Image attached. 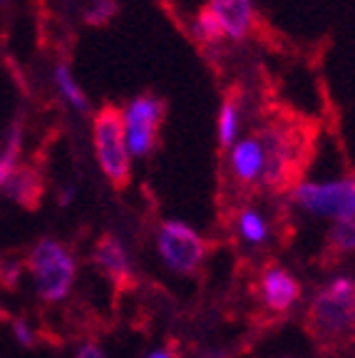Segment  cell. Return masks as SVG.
<instances>
[{
  "label": "cell",
  "instance_id": "cell-1",
  "mask_svg": "<svg viewBox=\"0 0 355 358\" xmlns=\"http://www.w3.org/2000/svg\"><path fill=\"white\" fill-rule=\"evenodd\" d=\"M303 329L321 356H333L355 341V279L328 281L308 303Z\"/></svg>",
  "mask_w": 355,
  "mask_h": 358
},
{
  "label": "cell",
  "instance_id": "cell-2",
  "mask_svg": "<svg viewBox=\"0 0 355 358\" xmlns=\"http://www.w3.org/2000/svg\"><path fill=\"white\" fill-rule=\"evenodd\" d=\"M261 137L266 167H263L261 189L266 192H291L298 185V177L308 162L305 137L300 127L271 120L256 129Z\"/></svg>",
  "mask_w": 355,
  "mask_h": 358
},
{
  "label": "cell",
  "instance_id": "cell-3",
  "mask_svg": "<svg viewBox=\"0 0 355 358\" xmlns=\"http://www.w3.org/2000/svg\"><path fill=\"white\" fill-rule=\"evenodd\" d=\"M92 147L112 189L124 192L132 182V155L127 150L122 107L102 105L92 117Z\"/></svg>",
  "mask_w": 355,
  "mask_h": 358
},
{
  "label": "cell",
  "instance_id": "cell-4",
  "mask_svg": "<svg viewBox=\"0 0 355 358\" xmlns=\"http://www.w3.org/2000/svg\"><path fill=\"white\" fill-rule=\"evenodd\" d=\"M25 266L43 303H60L70 294L78 276L73 252L57 239H40L25 257Z\"/></svg>",
  "mask_w": 355,
  "mask_h": 358
},
{
  "label": "cell",
  "instance_id": "cell-5",
  "mask_svg": "<svg viewBox=\"0 0 355 358\" xmlns=\"http://www.w3.org/2000/svg\"><path fill=\"white\" fill-rule=\"evenodd\" d=\"M157 249L164 264L182 276H199L201 266L211 254L209 241L189 224L177 222V219L161 222L159 234H157Z\"/></svg>",
  "mask_w": 355,
  "mask_h": 358
},
{
  "label": "cell",
  "instance_id": "cell-6",
  "mask_svg": "<svg viewBox=\"0 0 355 358\" xmlns=\"http://www.w3.org/2000/svg\"><path fill=\"white\" fill-rule=\"evenodd\" d=\"M167 105L161 97L137 95L122 107L124 140L132 159H147L159 145V129L164 124Z\"/></svg>",
  "mask_w": 355,
  "mask_h": 358
},
{
  "label": "cell",
  "instance_id": "cell-7",
  "mask_svg": "<svg viewBox=\"0 0 355 358\" xmlns=\"http://www.w3.org/2000/svg\"><path fill=\"white\" fill-rule=\"evenodd\" d=\"M289 196L296 207L308 214L343 219L355 212V174L331 182H298Z\"/></svg>",
  "mask_w": 355,
  "mask_h": 358
},
{
  "label": "cell",
  "instance_id": "cell-8",
  "mask_svg": "<svg viewBox=\"0 0 355 358\" xmlns=\"http://www.w3.org/2000/svg\"><path fill=\"white\" fill-rule=\"evenodd\" d=\"M89 259L97 266V271L110 281L115 296H127L129 291L137 289V276L132 271V262H129L127 252H124L122 241L117 239L115 234L107 231V234L97 236Z\"/></svg>",
  "mask_w": 355,
  "mask_h": 358
},
{
  "label": "cell",
  "instance_id": "cell-9",
  "mask_svg": "<svg viewBox=\"0 0 355 358\" xmlns=\"http://www.w3.org/2000/svg\"><path fill=\"white\" fill-rule=\"evenodd\" d=\"M259 294H261V303L266 316L283 319L300 301L303 286H300V281L286 266L268 262L261 268V274H259Z\"/></svg>",
  "mask_w": 355,
  "mask_h": 358
},
{
  "label": "cell",
  "instance_id": "cell-10",
  "mask_svg": "<svg viewBox=\"0 0 355 358\" xmlns=\"http://www.w3.org/2000/svg\"><path fill=\"white\" fill-rule=\"evenodd\" d=\"M226 167L229 174L241 189H261L263 167H266V155L259 132H251L246 137H239L226 150Z\"/></svg>",
  "mask_w": 355,
  "mask_h": 358
},
{
  "label": "cell",
  "instance_id": "cell-11",
  "mask_svg": "<svg viewBox=\"0 0 355 358\" xmlns=\"http://www.w3.org/2000/svg\"><path fill=\"white\" fill-rule=\"evenodd\" d=\"M206 8L214 13L229 43L246 40L256 25L254 0H206Z\"/></svg>",
  "mask_w": 355,
  "mask_h": 358
},
{
  "label": "cell",
  "instance_id": "cell-12",
  "mask_svg": "<svg viewBox=\"0 0 355 358\" xmlns=\"http://www.w3.org/2000/svg\"><path fill=\"white\" fill-rule=\"evenodd\" d=\"M3 192H6L8 199L15 201L17 207L28 209V212H38L45 196V177L35 164H17L8 177Z\"/></svg>",
  "mask_w": 355,
  "mask_h": 358
},
{
  "label": "cell",
  "instance_id": "cell-13",
  "mask_svg": "<svg viewBox=\"0 0 355 358\" xmlns=\"http://www.w3.org/2000/svg\"><path fill=\"white\" fill-rule=\"evenodd\" d=\"M241 124H244V100L239 92H226L217 115V140L222 150H229L239 140Z\"/></svg>",
  "mask_w": 355,
  "mask_h": 358
},
{
  "label": "cell",
  "instance_id": "cell-14",
  "mask_svg": "<svg viewBox=\"0 0 355 358\" xmlns=\"http://www.w3.org/2000/svg\"><path fill=\"white\" fill-rule=\"evenodd\" d=\"M355 252V212L348 214L343 219H335L331 231L326 236V244H323V266H331L338 259H343L345 254Z\"/></svg>",
  "mask_w": 355,
  "mask_h": 358
},
{
  "label": "cell",
  "instance_id": "cell-15",
  "mask_svg": "<svg viewBox=\"0 0 355 358\" xmlns=\"http://www.w3.org/2000/svg\"><path fill=\"white\" fill-rule=\"evenodd\" d=\"M52 80H55L57 92H60L62 100H65L67 105L73 107V110H78V112H82V115H87V112H89L87 92H85V90L78 85V80L73 78V73H70V67H67L65 62L55 65V73H52Z\"/></svg>",
  "mask_w": 355,
  "mask_h": 358
},
{
  "label": "cell",
  "instance_id": "cell-16",
  "mask_svg": "<svg viewBox=\"0 0 355 358\" xmlns=\"http://www.w3.org/2000/svg\"><path fill=\"white\" fill-rule=\"evenodd\" d=\"M239 236L249 244H263L268 239V222L261 212H256L254 207H241L233 217Z\"/></svg>",
  "mask_w": 355,
  "mask_h": 358
},
{
  "label": "cell",
  "instance_id": "cell-17",
  "mask_svg": "<svg viewBox=\"0 0 355 358\" xmlns=\"http://www.w3.org/2000/svg\"><path fill=\"white\" fill-rule=\"evenodd\" d=\"M191 38L199 45H204V48H219V45L226 40L222 33L219 20L206 6L201 8V10H196V15L191 17Z\"/></svg>",
  "mask_w": 355,
  "mask_h": 358
},
{
  "label": "cell",
  "instance_id": "cell-18",
  "mask_svg": "<svg viewBox=\"0 0 355 358\" xmlns=\"http://www.w3.org/2000/svg\"><path fill=\"white\" fill-rule=\"evenodd\" d=\"M119 13V3L117 0H89V6L85 8L82 20L92 28H100V25H107L112 17H117Z\"/></svg>",
  "mask_w": 355,
  "mask_h": 358
},
{
  "label": "cell",
  "instance_id": "cell-19",
  "mask_svg": "<svg viewBox=\"0 0 355 358\" xmlns=\"http://www.w3.org/2000/svg\"><path fill=\"white\" fill-rule=\"evenodd\" d=\"M20 271H22V262L10 259V257H0V289L15 291Z\"/></svg>",
  "mask_w": 355,
  "mask_h": 358
},
{
  "label": "cell",
  "instance_id": "cell-20",
  "mask_svg": "<svg viewBox=\"0 0 355 358\" xmlns=\"http://www.w3.org/2000/svg\"><path fill=\"white\" fill-rule=\"evenodd\" d=\"M13 334H15V338L25 348L35 346V336H38V334L30 329V324H28V319H25V316H17V319H13Z\"/></svg>",
  "mask_w": 355,
  "mask_h": 358
},
{
  "label": "cell",
  "instance_id": "cell-21",
  "mask_svg": "<svg viewBox=\"0 0 355 358\" xmlns=\"http://www.w3.org/2000/svg\"><path fill=\"white\" fill-rule=\"evenodd\" d=\"M145 358H182V348H179L177 341H169L167 346L157 348V351L147 353Z\"/></svg>",
  "mask_w": 355,
  "mask_h": 358
},
{
  "label": "cell",
  "instance_id": "cell-22",
  "mask_svg": "<svg viewBox=\"0 0 355 358\" xmlns=\"http://www.w3.org/2000/svg\"><path fill=\"white\" fill-rule=\"evenodd\" d=\"M75 358H105V353L100 351V348L94 346V343H85L82 348L78 351V356Z\"/></svg>",
  "mask_w": 355,
  "mask_h": 358
},
{
  "label": "cell",
  "instance_id": "cell-23",
  "mask_svg": "<svg viewBox=\"0 0 355 358\" xmlns=\"http://www.w3.org/2000/svg\"><path fill=\"white\" fill-rule=\"evenodd\" d=\"M199 358H229L226 353H222V351H209V353H204V356H199Z\"/></svg>",
  "mask_w": 355,
  "mask_h": 358
},
{
  "label": "cell",
  "instance_id": "cell-24",
  "mask_svg": "<svg viewBox=\"0 0 355 358\" xmlns=\"http://www.w3.org/2000/svg\"><path fill=\"white\" fill-rule=\"evenodd\" d=\"M8 319H10V313H8L6 308L0 306V324H3V321H8Z\"/></svg>",
  "mask_w": 355,
  "mask_h": 358
},
{
  "label": "cell",
  "instance_id": "cell-25",
  "mask_svg": "<svg viewBox=\"0 0 355 358\" xmlns=\"http://www.w3.org/2000/svg\"><path fill=\"white\" fill-rule=\"evenodd\" d=\"M6 3H8V0H0V6H6Z\"/></svg>",
  "mask_w": 355,
  "mask_h": 358
},
{
  "label": "cell",
  "instance_id": "cell-26",
  "mask_svg": "<svg viewBox=\"0 0 355 358\" xmlns=\"http://www.w3.org/2000/svg\"><path fill=\"white\" fill-rule=\"evenodd\" d=\"M286 358H289V356H286Z\"/></svg>",
  "mask_w": 355,
  "mask_h": 358
}]
</instances>
